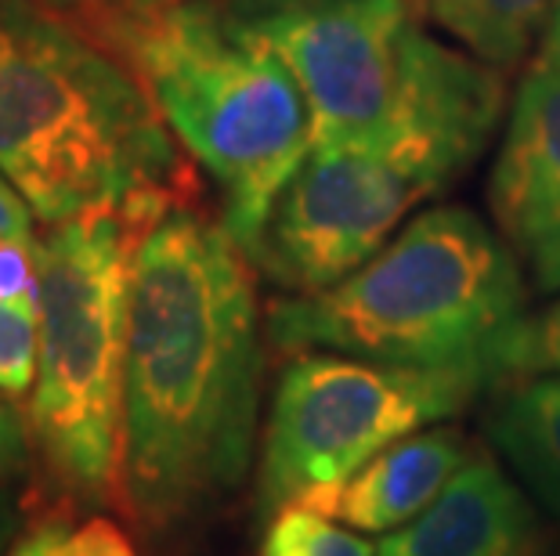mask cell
I'll use <instances>...</instances> for the list:
<instances>
[{"label":"cell","mask_w":560,"mask_h":556,"mask_svg":"<svg viewBox=\"0 0 560 556\" xmlns=\"http://www.w3.org/2000/svg\"><path fill=\"white\" fill-rule=\"evenodd\" d=\"M254 260L224 224L171 206L130 268L120 502L171 531L243 484L257 441L260 304Z\"/></svg>","instance_id":"cell-1"},{"label":"cell","mask_w":560,"mask_h":556,"mask_svg":"<svg viewBox=\"0 0 560 556\" xmlns=\"http://www.w3.org/2000/svg\"><path fill=\"white\" fill-rule=\"evenodd\" d=\"M503 120L495 66L423 29L395 113L307 152L265 224L254 264L285 293H318L362 268L463 174Z\"/></svg>","instance_id":"cell-2"},{"label":"cell","mask_w":560,"mask_h":556,"mask_svg":"<svg viewBox=\"0 0 560 556\" xmlns=\"http://www.w3.org/2000/svg\"><path fill=\"white\" fill-rule=\"evenodd\" d=\"M0 174L44 224L174 206L177 152L145 84L40 0H0Z\"/></svg>","instance_id":"cell-3"},{"label":"cell","mask_w":560,"mask_h":556,"mask_svg":"<svg viewBox=\"0 0 560 556\" xmlns=\"http://www.w3.org/2000/svg\"><path fill=\"white\" fill-rule=\"evenodd\" d=\"M528 271L503 235L467 206L409 217L384 250L318 293L271 304L265 333L285 354L448 369L488 365L528 315ZM499 383V372H495Z\"/></svg>","instance_id":"cell-4"},{"label":"cell","mask_w":560,"mask_h":556,"mask_svg":"<svg viewBox=\"0 0 560 556\" xmlns=\"http://www.w3.org/2000/svg\"><path fill=\"white\" fill-rule=\"evenodd\" d=\"M130 62L152 105L221 192V224L254 260L285 185L312 152V113L290 66L196 0L124 8Z\"/></svg>","instance_id":"cell-5"},{"label":"cell","mask_w":560,"mask_h":556,"mask_svg":"<svg viewBox=\"0 0 560 556\" xmlns=\"http://www.w3.org/2000/svg\"><path fill=\"white\" fill-rule=\"evenodd\" d=\"M149 224L98 210L40 239V347L33 445L80 502L120 495L130 268Z\"/></svg>","instance_id":"cell-6"},{"label":"cell","mask_w":560,"mask_h":556,"mask_svg":"<svg viewBox=\"0 0 560 556\" xmlns=\"http://www.w3.org/2000/svg\"><path fill=\"white\" fill-rule=\"evenodd\" d=\"M488 387V365L416 369L332 351L290 354L260 437L257 517L326 499L384 448L459 416Z\"/></svg>","instance_id":"cell-7"},{"label":"cell","mask_w":560,"mask_h":556,"mask_svg":"<svg viewBox=\"0 0 560 556\" xmlns=\"http://www.w3.org/2000/svg\"><path fill=\"white\" fill-rule=\"evenodd\" d=\"M243 22L301 84L312 113V149L384 123L423 37L409 0H318Z\"/></svg>","instance_id":"cell-8"},{"label":"cell","mask_w":560,"mask_h":556,"mask_svg":"<svg viewBox=\"0 0 560 556\" xmlns=\"http://www.w3.org/2000/svg\"><path fill=\"white\" fill-rule=\"evenodd\" d=\"M488 206L532 286L560 293V55H542L510 105Z\"/></svg>","instance_id":"cell-9"},{"label":"cell","mask_w":560,"mask_h":556,"mask_svg":"<svg viewBox=\"0 0 560 556\" xmlns=\"http://www.w3.org/2000/svg\"><path fill=\"white\" fill-rule=\"evenodd\" d=\"M546 549L539 510L514 473L474 456L420 517L387 531L376 556H546Z\"/></svg>","instance_id":"cell-10"},{"label":"cell","mask_w":560,"mask_h":556,"mask_svg":"<svg viewBox=\"0 0 560 556\" xmlns=\"http://www.w3.org/2000/svg\"><path fill=\"white\" fill-rule=\"evenodd\" d=\"M470 459L474 452L467 434L434 423V427L416 430L384 448L337 492L312 506L343 520L354 531L387 535L420 517Z\"/></svg>","instance_id":"cell-11"},{"label":"cell","mask_w":560,"mask_h":556,"mask_svg":"<svg viewBox=\"0 0 560 556\" xmlns=\"http://www.w3.org/2000/svg\"><path fill=\"white\" fill-rule=\"evenodd\" d=\"M485 437L542 513L560 524V372L492 387Z\"/></svg>","instance_id":"cell-12"},{"label":"cell","mask_w":560,"mask_h":556,"mask_svg":"<svg viewBox=\"0 0 560 556\" xmlns=\"http://www.w3.org/2000/svg\"><path fill=\"white\" fill-rule=\"evenodd\" d=\"M560 0H427L445 37L488 66H514L546 37Z\"/></svg>","instance_id":"cell-13"},{"label":"cell","mask_w":560,"mask_h":556,"mask_svg":"<svg viewBox=\"0 0 560 556\" xmlns=\"http://www.w3.org/2000/svg\"><path fill=\"white\" fill-rule=\"evenodd\" d=\"M257 556H376V546L362 531L322 513L312 502H290L260 520Z\"/></svg>","instance_id":"cell-14"},{"label":"cell","mask_w":560,"mask_h":556,"mask_svg":"<svg viewBox=\"0 0 560 556\" xmlns=\"http://www.w3.org/2000/svg\"><path fill=\"white\" fill-rule=\"evenodd\" d=\"M499 383L517 376L560 372V297L542 311L524 315L495 354Z\"/></svg>","instance_id":"cell-15"},{"label":"cell","mask_w":560,"mask_h":556,"mask_svg":"<svg viewBox=\"0 0 560 556\" xmlns=\"http://www.w3.org/2000/svg\"><path fill=\"white\" fill-rule=\"evenodd\" d=\"M40 307L0 304V394L22 398L37 380Z\"/></svg>","instance_id":"cell-16"},{"label":"cell","mask_w":560,"mask_h":556,"mask_svg":"<svg viewBox=\"0 0 560 556\" xmlns=\"http://www.w3.org/2000/svg\"><path fill=\"white\" fill-rule=\"evenodd\" d=\"M0 304L40 307V239H0Z\"/></svg>","instance_id":"cell-17"},{"label":"cell","mask_w":560,"mask_h":556,"mask_svg":"<svg viewBox=\"0 0 560 556\" xmlns=\"http://www.w3.org/2000/svg\"><path fill=\"white\" fill-rule=\"evenodd\" d=\"M51 556H141L135 539L109 517H91L55 542Z\"/></svg>","instance_id":"cell-18"},{"label":"cell","mask_w":560,"mask_h":556,"mask_svg":"<svg viewBox=\"0 0 560 556\" xmlns=\"http://www.w3.org/2000/svg\"><path fill=\"white\" fill-rule=\"evenodd\" d=\"M30 456H33L30 419L19 409L0 401V484L8 477H19L30 466Z\"/></svg>","instance_id":"cell-19"},{"label":"cell","mask_w":560,"mask_h":556,"mask_svg":"<svg viewBox=\"0 0 560 556\" xmlns=\"http://www.w3.org/2000/svg\"><path fill=\"white\" fill-rule=\"evenodd\" d=\"M33 206L15 185L0 174V239H37L33 235Z\"/></svg>","instance_id":"cell-20"},{"label":"cell","mask_w":560,"mask_h":556,"mask_svg":"<svg viewBox=\"0 0 560 556\" xmlns=\"http://www.w3.org/2000/svg\"><path fill=\"white\" fill-rule=\"evenodd\" d=\"M66 535V524L62 520H40V524H33L26 535H22L15 546H11L4 556H51L55 542Z\"/></svg>","instance_id":"cell-21"},{"label":"cell","mask_w":560,"mask_h":556,"mask_svg":"<svg viewBox=\"0 0 560 556\" xmlns=\"http://www.w3.org/2000/svg\"><path fill=\"white\" fill-rule=\"evenodd\" d=\"M301 4H318V0H229V15H235V19H257V15H268V11L301 8Z\"/></svg>","instance_id":"cell-22"},{"label":"cell","mask_w":560,"mask_h":556,"mask_svg":"<svg viewBox=\"0 0 560 556\" xmlns=\"http://www.w3.org/2000/svg\"><path fill=\"white\" fill-rule=\"evenodd\" d=\"M15 528H19V510H15V499H11V492L0 484V556H4L11 546H15Z\"/></svg>","instance_id":"cell-23"},{"label":"cell","mask_w":560,"mask_h":556,"mask_svg":"<svg viewBox=\"0 0 560 556\" xmlns=\"http://www.w3.org/2000/svg\"><path fill=\"white\" fill-rule=\"evenodd\" d=\"M542 55H560V4H557L550 29H546V37H542Z\"/></svg>","instance_id":"cell-24"},{"label":"cell","mask_w":560,"mask_h":556,"mask_svg":"<svg viewBox=\"0 0 560 556\" xmlns=\"http://www.w3.org/2000/svg\"><path fill=\"white\" fill-rule=\"evenodd\" d=\"M130 4H141V0H120V11H124V8H130Z\"/></svg>","instance_id":"cell-25"}]
</instances>
